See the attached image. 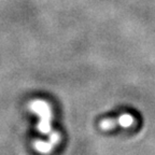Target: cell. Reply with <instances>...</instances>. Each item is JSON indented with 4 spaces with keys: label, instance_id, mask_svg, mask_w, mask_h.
Returning <instances> with one entry per match:
<instances>
[{
    "label": "cell",
    "instance_id": "2",
    "mask_svg": "<svg viewBox=\"0 0 155 155\" xmlns=\"http://www.w3.org/2000/svg\"><path fill=\"white\" fill-rule=\"evenodd\" d=\"M120 123L124 126H128L129 124H131V117L128 115H124L122 119H120Z\"/></svg>",
    "mask_w": 155,
    "mask_h": 155
},
{
    "label": "cell",
    "instance_id": "1",
    "mask_svg": "<svg viewBox=\"0 0 155 155\" xmlns=\"http://www.w3.org/2000/svg\"><path fill=\"white\" fill-rule=\"evenodd\" d=\"M34 109H36L38 111V113L41 115V125H40V128L41 131L43 133H48V109L44 104L42 102H37L35 104Z\"/></svg>",
    "mask_w": 155,
    "mask_h": 155
}]
</instances>
